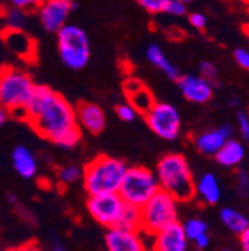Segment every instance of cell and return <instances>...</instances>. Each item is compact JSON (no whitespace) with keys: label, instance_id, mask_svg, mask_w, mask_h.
I'll use <instances>...</instances> for the list:
<instances>
[{"label":"cell","instance_id":"38","mask_svg":"<svg viewBox=\"0 0 249 251\" xmlns=\"http://www.w3.org/2000/svg\"><path fill=\"white\" fill-rule=\"evenodd\" d=\"M8 117H9V112L3 106H0V127L5 126V123L8 121Z\"/></svg>","mask_w":249,"mask_h":251},{"label":"cell","instance_id":"1","mask_svg":"<svg viewBox=\"0 0 249 251\" xmlns=\"http://www.w3.org/2000/svg\"><path fill=\"white\" fill-rule=\"evenodd\" d=\"M21 118L39 136L63 150L75 148L82 138L75 106L44 84L35 85Z\"/></svg>","mask_w":249,"mask_h":251},{"label":"cell","instance_id":"40","mask_svg":"<svg viewBox=\"0 0 249 251\" xmlns=\"http://www.w3.org/2000/svg\"><path fill=\"white\" fill-rule=\"evenodd\" d=\"M179 2H182V3H185V5H186V3H190V2H193V0H179Z\"/></svg>","mask_w":249,"mask_h":251},{"label":"cell","instance_id":"27","mask_svg":"<svg viewBox=\"0 0 249 251\" xmlns=\"http://www.w3.org/2000/svg\"><path fill=\"white\" fill-rule=\"evenodd\" d=\"M199 72L203 78H206L207 81L215 84V81L218 78V69L212 61H202L199 65Z\"/></svg>","mask_w":249,"mask_h":251},{"label":"cell","instance_id":"29","mask_svg":"<svg viewBox=\"0 0 249 251\" xmlns=\"http://www.w3.org/2000/svg\"><path fill=\"white\" fill-rule=\"evenodd\" d=\"M237 129L240 133V138L245 142H249V115L245 112H237Z\"/></svg>","mask_w":249,"mask_h":251},{"label":"cell","instance_id":"26","mask_svg":"<svg viewBox=\"0 0 249 251\" xmlns=\"http://www.w3.org/2000/svg\"><path fill=\"white\" fill-rule=\"evenodd\" d=\"M137 3L149 14H163L166 12L169 0H137Z\"/></svg>","mask_w":249,"mask_h":251},{"label":"cell","instance_id":"9","mask_svg":"<svg viewBox=\"0 0 249 251\" xmlns=\"http://www.w3.org/2000/svg\"><path fill=\"white\" fill-rule=\"evenodd\" d=\"M126 208L127 203L118 193L88 196L87 201V211L91 218L106 229L121 226Z\"/></svg>","mask_w":249,"mask_h":251},{"label":"cell","instance_id":"42","mask_svg":"<svg viewBox=\"0 0 249 251\" xmlns=\"http://www.w3.org/2000/svg\"><path fill=\"white\" fill-rule=\"evenodd\" d=\"M240 2H245V3H249V0H240Z\"/></svg>","mask_w":249,"mask_h":251},{"label":"cell","instance_id":"30","mask_svg":"<svg viewBox=\"0 0 249 251\" xmlns=\"http://www.w3.org/2000/svg\"><path fill=\"white\" fill-rule=\"evenodd\" d=\"M164 14L173 15V17H182L186 14V5L179 2V0H169Z\"/></svg>","mask_w":249,"mask_h":251},{"label":"cell","instance_id":"25","mask_svg":"<svg viewBox=\"0 0 249 251\" xmlns=\"http://www.w3.org/2000/svg\"><path fill=\"white\" fill-rule=\"evenodd\" d=\"M115 114H116V117L119 120L126 121V123H132V121H135L137 118L139 111L130 102H127V103H119V105H116Z\"/></svg>","mask_w":249,"mask_h":251},{"label":"cell","instance_id":"2","mask_svg":"<svg viewBox=\"0 0 249 251\" xmlns=\"http://www.w3.org/2000/svg\"><path fill=\"white\" fill-rule=\"evenodd\" d=\"M157 176L161 190L170 193L178 202H188L194 198V176L186 157L179 152H169L157 163Z\"/></svg>","mask_w":249,"mask_h":251},{"label":"cell","instance_id":"15","mask_svg":"<svg viewBox=\"0 0 249 251\" xmlns=\"http://www.w3.org/2000/svg\"><path fill=\"white\" fill-rule=\"evenodd\" d=\"M12 166L15 172L25 179L35 178L38 174V160L32 150L27 148L25 145H17L12 150Z\"/></svg>","mask_w":249,"mask_h":251},{"label":"cell","instance_id":"7","mask_svg":"<svg viewBox=\"0 0 249 251\" xmlns=\"http://www.w3.org/2000/svg\"><path fill=\"white\" fill-rule=\"evenodd\" d=\"M160 188L155 174L145 166L127 168L118 195L127 205L140 208Z\"/></svg>","mask_w":249,"mask_h":251},{"label":"cell","instance_id":"34","mask_svg":"<svg viewBox=\"0 0 249 251\" xmlns=\"http://www.w3.org/2000/svg\"><path fill=\"white\" fill-rule=\"evenodd\" d=\"M240 238V248L242 251H249V226L239 235Z\"/></svg>","mask_w":249,"mask_h":251},{"label":"cell","instance_id":"32","mask_svg":"<svg viewBox=\"0 0 249 251\" xmlns=\"http://www.w3.org/2000/svg\"><path fill=\"white\" fill-rule=\"evenodd\" d=\"M237 192L242 196L249 195V175L245 171L237 172Z\"/></svg>","mask_w":249,"mask_h":251},{"label":"cell","instance_id":"13","mask_svg":"<svg viewBox=\"0 0 249 251\" xmlns=\"http://www.w3.org/2000/svg\"><path fill=\"white\" fill-rule=\"evenodd\" d=\"M176 82L182 96L188 102L202 105L207 103L213 96V84L202 75H181Z\"/></svg>","mask_w":249,"mask_h":251},{"label":"cell","instance_id":"24","mask_svg":"<svg viewBox=\"0 0 249 251\" xmlns=\"http://www.w3.org/2000/svg\"><path fill=\"white\" fill-rule=\"evenodd\" d=\"M27 12L17 9V8H8L5 9L3 14V20H5V25L6 28H23L25 25V15Z\"/></svg>","mask_w":249,"mask_h":251},{"label":"cell","instance_id":"16","mask_svg":"<svg viewBox=\"0 0 249 251\" xmlns=\"http://www.w3.org/2000/svg\"><path fill=\"white\" fill-rule=\"evenodd\" d=\"M194 198L202 203L216 205L221 201V185L213 174H203L194 185Z\"/></svg>","mask_w":249,"mask_h":251},{"label":"cell","instance_id":"33","mask_svg":"<svg viewBox=\"0 0 249 251\" xmlns=\"http://www.w3.org/2000/svg\"><path fill=\"white\" fill-rule=\"evenodd\" d=\"M188 21H190V24L196 28V30H204L206 28V25H207V18L203 15V14H200V12H194V14H190V17H188Z\"/></svg>","mask_w":249,"mask_h":251},{"label":"cell","instance_id":"36","mask_svg":"<svg viewBox=\"0 0 249 251\" xmlns=\"http://www.w3.org/2000/svg\"><path fill=\"white\" fill-rule=\"evenodd\" d=\"M218 130H220V132L223 133V136H224L226 139L233 138V133H234V129H233V126H231V124H223V126H220V127H218Z\"/></svg>","mask_w":249,"mask_h":251},{"label":"cell","instance_id":"11","mask_svg":"<svg viewBox=\"0 0 249 251\" xmlns=\"http://www.w3.org/2000/svg\"><path fill=\"white\" fill-rule=\"evenodd\" d=\"M146 235L140 229L111 227L105 235L108 251H149Z\"/></svg>","mask_w":249,"mask_h":251},{"label":"cell","instance_id":"23","mask_svg":"<svg viewBox=\"0 0 249 251\" xmlns=\"http://www.w3.org/2000/svg\"><path fill=\"white\" fill-rule=\"evenodd\" d=\"M58 182L63 185H72L82 179V169L76 165H66L63 168H60L57 172Z\"/></svg>","mask_w":249,"mask_h":251},{"label":"cell","instance_id":"37","mask_svg":"<svg viewBox=\"0 0 249 251\" xmlns=\"http://www.w3.org/2000/svg\"><path fill=\"white\" fill-rule=\"evenodd\" d=\"M17 251H44V250L35 242H28V244H24L20 248H17Z\"/></svg>","mask_w":249,"mask_h":251},{"label":"cell","instance_id":"21","mask_svg":"<svg viewBox=\"0 0 249 251\" xmlns=\"http://www.w3.org/2000/svg\"><path fill=\"white\" fill-rule=\"evenodd\" d=\"M220 217H221L223 225L236 235H240L249 226V220L240 211L234 208H223L220 212Z\"/></svg>","mask_w":249,"mask_h":251},{"label":"cell","instance_id":"22","mask_svg":"<svg viewBox=\"0 0 249 251\" xmlns=\"http://www.w3.org/2000/svg\"><path fill=\"white\" fill-rule=\"evenodd\" d=\"M182 227H183V232H185L186 238H188V241H194L197 236L207 233V223L204 222V220L197 218V217L188 218L182 225Z\"/></svg>","mask_w":249,"mask_h":251},{"label":"cell","instance_id":"39","mask_svg":"<svg viewBox=\"0 0 249 251\" xmlns=\"http://www.w3.org/2000/svg\"><path fill=\"white\" fill-rule=\"evenodd\" d=\"M49 251H66V248H63V247H61V245H57V247L51 248Z\"/></svg>","mask_w":249,"mask_h":251},{"label":"cell","instance_id":"28","mask_svg":"<svg viewBox=\"0 0 249 251\" xmlns=\"http://www.w3.org/2000/svg\"><path fill=\"white\" fill-rule=\"evenodd\" d=\"M42 3V0H9V5L12 8L21 9L24 12H32L36 11L38 6Z\"/></svg>","mask_w":249,"mask_h":251},{"label":"cell","instance_id":"35","mask_svg":"<svg viewBox=\"0 0 249 251\" xmlns=\"http://www.w3.org/2000/svg\"><path fill=\"white\" fill-rule=\"evenodd\" d=\"M193 242L196 244L197 248L204 250V248H207V245H209V235H207V233H203V235L197 236Z\"/></svg>","mask_w":249,"mask_h":251},{"label":"cell","instance_id":"44","mask_svg":"<svg viewBox=\"0 0 249 251\" xmlns=\"http://www.w3.org/2000/svg\"><path fill=\"white\" fill-rule=\"evenodd\" d=\"M224 251H233V250H224Z\"/></svg>","mask_w":249,"mask_h":251},{"label":"cell","instance_id":"17","mask_svg":"<svg viewBox=\"0 0 249 251\" xmlns=\"http://www.w3.org/2000/svg\"><path fill=\"white\" fill-rule=\"evenodd\" d=\"M2 36L6 47L15 54H18L20 57L27 58L35 52L33 41L24 33L23 28H5Z\"/></svg>","mask_w":249,"mask_h":251},{"label":"cell","instance_id":"3","mask_svg":"<svg viewBox=\"0 0 249 251\" xmlns=\"http://www.w3.org/2000/svg\"><path fill=\"white\" fill-rule=\"evenodd\" d=\"M127 165L111 155H97L82 169V182L88 196L118 193Z\"/></svg>","mask_w":249,"mask_h":251},{"label":"cell","instance_id":"41","mask_svg":"<svg viewBox=\"0 0 249 251\" xmlns=\"http://www.w3.org/2000/svg\"><path fill=\"white\" fill-rule=\"evenodd\" d=\"M3 251H17V248H6V250H3Z\"/></svg>","mask_w":249,"mask_h":251},{"label":"cell","instance_id":"45","mask_svg":"<svg viewBox=\"0 0 249 251\" xmlns=\"http://www.w3.org/2000/svg\"><path fill=\"white\" fill-rule=\"evenodd\" d=\"M248 115H249V114H248Z\"/></svg>","mask_w":249,"mask_h":251},{"label":"cell","instance_id":"19","mask_svg":"<svg viewBox=\"0 0 249 251\" xmlns=\"http://www.w3.org/2000/svg\"><path fill=\"white\" fill-rule=\"evenodd\" d=\"M146 58H148V61L151 63L152 66L158 68L169 78H172V79L176 81L181 76L179 69L173 65L172 61H169V58L166 57V54L163 52V50H161L160 45H157V44L149 45L148 50H146Z\"/></svg>","mask_w":249,"mask_h":251},{"label":"cell","instance_id":"4","mask_svg":"<svg viewBox=\"0 0 249 251\" xmlns=\"http://www.w3.org/2000/svg\"><path fill=\"white\" fill-rule=\"evenodd\" d=\"M36 82L27 71L5 66L0 69V106L9 114L23 117V111L32 96Z\"/></svg>","mask_w":249,"mask_h":251},{"label":"cell","instance_id":"18","mask_svg":"<svg viewBox=\"0 0 249 251\" xmlns=\"http://www.w3.org/2000/svg\"><path fill=\"white\" fill-rule=\"evenodd\" d=\"M245 154H246L245 145L240 141L230 138L218 150V152L215 154V159L224 168H236L245 159Z\"/></svg>","mask_w":249,"mask_h":251},{"label":"cell","instance_id":"20","mask_svg":"<svg viewBox=\"0 0 249 251\" xmlns=\"http://www.w3.org/2000/svg\"><path fill=\"white\" fill-rule=\"evenodd\" d=\"M227 139L223 136V133L220 130L212 129V130H206V132H202L200 135H197L194 139V145L202 154L215 155L218 152V150L224 145Z\"/></svg>","mask_w":249,"mask_h":251},{"label":"cell","instance_id":"8","mask_svg":"<svg viewBox=\"0 0 249 251\" xmlns=\"http://www.w3.org/2000/svg\"><path fill=\"white\" fill-rule=\"evenodd\" d=\"M148 127L158 138L164 141H175L181 133V114L178 108L167 102L155 100L143 114Z\"/></svg>","mask_w":249,"mask_h":251},{"label":"cell","instance_id":"5","mask_svg":"<svg viewBox=\"0 0 249 251\" xmlns=\"http://www.w3.org/2000/svg\"><path fill=\"white\" fill-rule=\"evenodd\" d=\"M179 202L167 192L158 188L140 208V230L152 236L169 225L178 222Z\"/></svg>","mask_w":249,"mask_h":251},{"label":"cell","instance_id":"6","mask_svg":"<svg viewBox=\"0 0 249 251\" xmlns=\"http://www.w3.org/2000/svg\"><path fill=\"white\" fill-rule=\"evenodd\" d=\"M55 35L58 57L63 65L73 71L84 69L91 55L90 39L85 30L76 24H65Z\"/></svg>","mask_w":249,"mask_h":251},{"label":"cell","instance_id":"12","mask_svg":"<svg viewBox=\"0 0 249 251\" xmlns=\"http://www.w3.org/2000/svg\"><path fill=\"white\" fill-rule=\"evenodd\" d=\"M149 251H186L188 250V238L179 222L169 225L155 235L149 236Z\"/></svg>","mask_w":249,"mask_h":251},{"label":"cell","instance_id":"31","mask_svg":"<svg viewBox=\"0 0 249 251\" xmlns=\"http://www.w3.org/2000/svg\"><path fill=\"white\" fill-rule=\"evenodd\" d=\"M234 61L237 63V65L242 68V69H245V71H248L249 72V50H246V48H236L234 50Z\"/></svg>","mask_w":249,"mask_h":251},{"label":"cell","instance_id":"43","mask_svg":"<svg viewBox=\"0 0 249 251\" xmlns=\"http://www.w3.org/2000/svg\"><path fill=\"white\" fill-rule=\"evenodd\" d=\"M246 33L249 35V27H246Z\"/></svg>","mask_w":249,"mask_h":251},{"label":"cell","instance_id":"14","mask_svg":"<svg viewBox=\"0 0 249 251\" xmlns=\"http://www.w3.org/2000/svg\"><path fill=\"white\" fill-rule=\"evenodd\" d=\"M76 121L81 130H87L91 135H99L106 127V114L97 103L81 102L75 106Z\"/></svg>","mask_w":249,"mask_h":251},{"label":"cell","instance_id":"10","mask_svg":"<svg viewBox=\"0 0 249 251\" xmlns=\"http://www.w3.org/2000/svg\"><path fill=\"white\" fill-rule=\"evenodd\" d=\"M73 9V0H42L36 12L42 27L51 33H57L61 27L68 24Z\"/></svg>","mask_w":249,"mask_h":251}]
</instances>
